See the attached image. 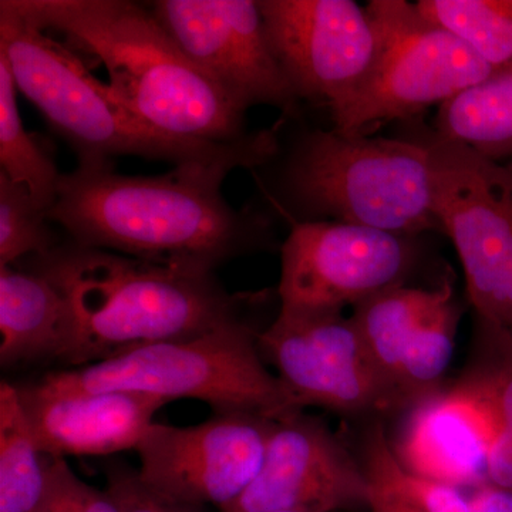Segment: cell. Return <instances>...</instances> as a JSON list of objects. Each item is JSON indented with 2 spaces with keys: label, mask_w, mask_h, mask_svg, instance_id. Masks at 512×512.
Returning <instances> with one entry per match:
<instances>
[{
  "label": "cell",
  "mask_w": 512,
  "mask_h": 512,
  "mask_svg": "<svg viewBox=\"0 0 512 512\" xmlns=\"http://www.w3.org/2000/svg\"><path fill=\"white\" fill-rule=\"evenodd\" d=\"M231 171L190 164L133 177L114 173L113 163L79 164L60 177L49 220L79 247L212 272L271 235L265 218L225 201L221 185Z\"/></svg>",
  "instance_id": "1"
},
{
  "label": "cell",
  "mask_w": 512,
  "mask_h": 512,
  "mask_svg": "<svg viewBox=\"0 0 512 512\" xmlns=\"http://www.w3.org/2000/svg\"><path fill=\"white\" fill-rule=\"evenodd\" d=\"M3 3L104 64L113 96L158 133L221 144L249 136L245 111L184 55L151 9L127 0Z\"/></svg>",
  "instance_id": "2"
},
{
  "label": "cell",
  "mask_w": 512,
  "mask_h": 512,
  "mask_svg": "<svg viewBox=\"0 0 512 512\" xmlns=\"http://www.w3.org/2000/svg\"><path fill=\"white\" fill-rule=\"evenodd\" d=\"M72 303L73 366L103 362L154 343L208 335L241 320L237 296L214 274L72 244L35 256Z\"/></svg>",
  "instance_id": "3"
},
{
  "label": "cell",
  "mask_w": 512,
  "mask_h": 512,
  "mask_svg": "<svg viewBox=\"0 0 512 512\" xmlns=\"http://www.w3.org/2000/svg\"><path fill=\"white\" fill-rule=\"evenodd\" d=\"M0 53L8 59L16 89L74 148L79 164L113 163L137 156L178 165L256 168L278 154V127L221 144L158 133L141 123L84 66L69 47L46 35L0 2Z\"/></svg>",
  "instance_id": "4"
},
{
  "label": "cell",
  "mask_w": 512,
  "mask_h": 512,
  "mask_svg": "<svg viewBox=\"0 0 512 512\" xmlns=\"http://www.w3.org/2000/svg\"><path fill=\"white\" fill-rule=\"evenodd\" d=\"M284 185L311 217L406 237L441 232L430 151L417 138L313 130L289 154Z\"/></svg>",
  "instance_id": "5"
},
{
  "label": "cell",
  "mask_w": 512,
  "mask_h": 512,
  "mask_svg": "<svg viewBox=\"0 0 512 512\" xmlns=\"http://www.w3.org/2000/svg\"><path fill=\"white\" fill-rule=\"evenodd\" d=\"M258 335L244 320L181 342L141 346L103 362L49 373L36 382L52 393L134 392L194 399L214 413L245 412L279 420L301 412L269 372Z\"/></svg>",
  "instance_id": "6"
},
{
  "label": "cell",
  "mask_w": 512,
  "mask_h": 512,
  "mask_svg": "<svg viewBox=\"0 0 512 512\" xmlns=\"http://www.w3.org/2000/svg\"><path fill=\"white\" fill-rule=\"evenodd\" d=\"M366 9L375 25L376 55L359 86L330 110L340 133L369 136L389 121L413 119L477 86L494 70L423 18L416 3L372 0Z\"/></svg>",
  "instance_id": "7"
},
{
  "label": "cell",
  "mask_w": 512,
  "mask_h": 512,
  "mask_svg": "<svg viewBox=\"0 0 512 512\" xmlns=\"http://www.w3.org/2000/svg\"><path fill=\"white\" fill-rule=\"evenodd\" d=\"M433 164L434 212L456 248L476 316L512 332V170L436 131L417 137Z\"/></svg>",
  "instance_id": "8"
},
{
  "label": "cell",
  "mask_w": 512,
  "mask_h": 512,
  "mask_svg": "<svg viewBox=\"0 0 512 512\" xmlns=\"http://www.w3.org/2000/svg\"><path fill=\"white\" fill-rule=\"evenodd\" d=\"M258 346L299 409L384 413L407 407L355 320L343 312L279 309L271 326L259 333Z\"/></svg>",
  "instance_id": "9"
},
{
  "label": "cell",
  "mask_w": 512,
  "mask_h": 512,
  "mask_svg": "<svg viewBox=\"0 0 512 512\" xmlns=\"http://www.w3.org/2000/svg\"><path fill=\"white\" fill-rule=\"evenodd\" d=\"M417 255V237L339 221L295 222L281 248V311L355 308L407 285Z\"/></svg>",
  "instance_id": "10"
},
{
  "label": "cell",
  "mask_w": 512,
  "mask_h": 512,
  "mask_svg": "<svg viewBox=\"0 0 512 512\" xmlns=\"http://www.w3.org/2000/svg\"><path fill=\"white\" fill-rule=\"evenodd\" d=\"M274 419L214 413L204 423H154L136 448L144 483L181 503L227 507L254 483L264 464Z\"/></svg>",
  "instance_id": "11"
},
{
  "label": "cell",
  "mask_w": 512,
  "mask_h": 512,
  "mask_svg": "<svg viewBox=\"0 0 512 512\" xmlns=\"http://www.w3.org/2000/svg\"><path fill=\"white\" fill-rule=\"evenodd\" d=\"M151 12L239 109L268 104L296 113L301 100L276 60L258 2L158 0Z\"/></svg>",
  "instance_id": "12"
},
{
  "label": "cell",
  "mask_w": 512,
  "mask_h": 512,
  "mask_svg": "<svg viewBox=\"0 0 512 512\" xmlns=\"http://www.w3.org/2000/svg\"><path fill=\"white\" fill-rule=\"evenodd\" d=\"M266 35L299 100L343 103L376 55L375 25L353 0H261Z\"/></svg>",
  "instance_id": "13"
},
{
  "label": "cell",
  "mask_w": 512,
  "mask_h": 512,
  "mask_svg": "<svg viewBox=\"0 0 512 512\" xmlns=\"http://www.w3.org/2000/svg\"><path fill=\"white\" fill-rule=\"evenodd\" d=\"M367 495L369 480L363 464H357L322 420L301 410L275 421L258 477L220 511H348L366 507Z\"/></svg>",
  "instance_id": "14"
},
{
  "label": "cell",
  "mask_w": 512,
  "mask_h": 512,
  "mask_svg": "<svg viewBox=\"0 0 512 512\" xmlns=\"http://www.w3.org/2000/svg\"><path fill=\"white\" fill-rule=\"evenodd\" d=\"M16 387L37 448L55 460L136 450L158 410L170 403L144 393H52L35 383Z\"/></svg>",
  "instance_id": "15"
},
{
  "label": "cell",
  "mask_w": 512,
  "mask_h": 512,
  "mask_svg": "<svg viewBox=\"0 0 512 512\" xmlns=\"http://www.w3.org/2000/svg\"><path fill=\"white\" fill-rule=\"evenodd\" d=\"M493 414L456 384L410 406L394 453L413 473L468 491L487 483Z\"/></svg>",
  "instance_id": "16"
},
{
  "label": "cell",
  "mask_w": 512,
  "mask_h": 512,
  "mask_svg": "<svg viewBox=\"0 0 512 512\" xmlns=\"http://www.w3.org/2000/svg\"><path fill=\"white\" fill-rule=\"evenodd\" d=\"M0 363L73 365L79 340L69 298L39 268H0Z\"/></svg>",
  "instance_id": "17"
},
{
  "label": "cell",
  "mask_w": 512,
  "mask_h": 512,
  "mask_svg": "<svg viewBox=\"0 0 512 512\" xmlns=\"http://www.w3.org/2000/svg\"><path fill=\"white\" fill-rule=\"evenodd\" d=\"M434 131L490 160L512 161V62L439 107Z\"/></svg>",
  "instance_id": "18"
},
{
  "label": "cell",
  "mask_w": 512,
  "mask_h": 512,
  "mask_svg": "<svg viewBox=\"0 0 512 512\" xmlns=\"http://www.w3.org/2000/svg\"><path fill=\"white\" fill-rule=\"evenodd\" d=\"M451 285L453 279L446 276L441 284L431 289L394 286L353 308L352 318L367 349L397 390V373L407 345Z\"/></svg>",
  "instance_id": "19"
},
{
  "label": "cell",
  "mask_w": 512,
  "mask_h": 512,
  "mask_svg": "<svg viewBox=\"0 0 512 512\" xmlns=\"http://www.w3.org/2000/svg\"><path fill=\"white\" fill-rule=\"evenodd\" d=\"M46 457L36 446L18 387L0 384V512H35L46 487Z\"/></svg>",
  "instance_id": "20"
},
{
  "label": "cell",
  "mask_w": 512,
  "mask_h": 512,
  "mask_svg": "<svg viewBox=\"0 0 512 512\" xmlns=\"http://www.w3.org/2000/svg\"><path fill=\"white\" fill-rule=\"evenodd\" d=\"M16 90L8 59L0 53V173L29 188L49 214L57 200L62 174L23 127Z\"/></svg>",
  "instance_id": "21"
},
{
  "label": "cell",
  "mask_w": 512,
  "mask_h": 512,
  "mask_svg": "<svg viewBox=\"0 0 512 512\" xmlns=\"http://www.w3.org/2000/svg\"><path fill=\"white\" fill-rule=\"evenodd\" d=\"M416 8L493 69L512 62V0H420Z\"/></svg>",
  "instance_id": "22"
},
{
  "label": "cell",
  "mask_w": 512,
  "mask_h": 512,
  "mask_svg": "<svg viewBox=\"0 0 512 512\" xmlns=\"http://www.w3.org/2000/svg\"><path fill=\"white\" fill-rule=\"evenodd\" d=\"M460 315L453 285L407 345L396 379L407 407L440 390L453 359Z\"/></svg>",
  "instance_id": "23"
},
{
  "label": "cell",
  "mask_w": 512,
  "mask_h": 512,
  "mask_svg": "<svg viewBox=\"0 0 512 512\" xmlns=\"http://www.w3.org/2000/svg\"><path fill=\"white\" fill-rule=\"evenodd\" d=\"M363 467L370 484L389 491L421 512H470L467 491L404 467L380 426L367 437Z\"/></svg>",
  "instance_id": "24"
},
{
  "label": "cell",
  "mask_w": 512,
  "mask_h": 512,
  "mask_svg": "<svg viewBox=\"0 0 512 512\" xmlns=\"http://www.w3.org/2000/svg\"><path fill=\"white\" fill-rule=\"evenodd\" d=\"M477 353L460 384L512 430V332L476 316Z\"/></svg>",
  "instance_id": "25"
},
{
  "label": "cell",
  "mask_w": 512,
  "mask_h": 512,
  "mask_svg": "<svg viewBox=\"0 0 512 512\" xmlns=\"http://www.w3.org/2000/svg\"><path fill=\"white\" fill-rule=\"evenodd\" d=\"M46 221L49 214L29 188L0 173V268L57 247Z\"/></svg>",
  "instance_id": "26"
},
{
  "label": "cell",
  "mask_w": 512,
  "mask_h": 512,
  "mask_svg": "<svg viewBox=\"0 0 512 512\" xmlns=\"http://www.w3.org/2000/svg\"><path fill=\"white\" fill-rule=\"evenodd\" d=\"M106 488L120 512H208L204 505L181 503L144 483L137 468L113 463L106 467Z\"/></svg>",
  "instance_id": "27"
},
{
  "label": "cell",
  "mask_w": 512,
  "mask_h": 512,
  "mask_svg": "<svg viewBox=\"0 0 512 512\" xmlns=\"http://www.w3.org/2000/svg\"><path fill=\"white\" fill-rule=\"evenodd\" d=\"M487 448V483L512 491V430L493 416Z\"/></svg>",
  "instance_id": "28"
},
{
  "label": "cell",
  "mask_w": 512,
  "mask_h": 512,
  "mask_svg": "<svg viewBox=\"0 0 512 512\" xmlns=\"http://www.w3.org/2000/svg\"><path fill=\"white\" fill-rule=\"evenodd\" d=\"M63 478L72 512H120L106 490L84 483L67 463L64 464Z\"/></svg>",
  "instance_id": "29"
},
{
  "label": "cell",
  "mask_w": 512,
  "mask_h": 512,
  "mask_svg": "<svg viewBox=\"0 0 512 512\" xmlns=\"http://www.w3.org/2000/svg\"><path fill=\"white\" fill-rule=\"evenodd\" d=\"M64 458H46V487L42 501L35 512H72L64 487Z\"/></svg>",
  "instance_id": "30"
},
{
  "label": "cell",
  "mask_w": 512,
  "mask_h": 512,
  "mask_svg": "<svg viewBox=\"0 0 512 512\" xmlns=\"http://www.w3.org/2000/svg\"><path fill=\"white\" fill-rule=\"evenodd\" d=\"M470 512H512V491L485 483L467 491Z\"/></svg>",
  "instance_id": "31"
},
{
  "label": "cell",
  "mask_w": 512,
  "mask_h": 512,
  "mask_svg": "<svg viewBox=\"0 0 512 512\" xmlns=\"http://www.w3.org/2000/svg\"><path fill=\"white\" fill-rule=\"evenodd\" d=\"M366 508L370 512H421L389 491L370 483Z\"/></svg>",
  "instance_id": "32"
},
{
  "label": "cell",
  "mask_w": 512,
  "mask_h": 512,
  "mask_svg": "<svg viewBox=\"0 0 512 512\" xmlns=\"http://www.w3.org/2000/svg\"><path fill=\"white\" fill-rule=\"evenodd\" d=\"M268 512H316L312 510H306V508H284V510H274Z\"/></svg>",
  "instance_id": "33"
},
{
  "label": "cell",
  "mask_w": 512,
  "mask_h": 512,
  "mask_svg": "<svg viewBox=\"0 0 512 512\" xmlns=\"http://www.w3.org/2000/svg\"><path fill=\"white\" fill-rule=\"evenodd\" d=\"M507 165H508V167H510V168H511V170H512V161H510V163H507Z\"/></svg>",
  "instance_id": "34"
}]
</instances>
